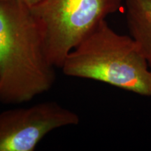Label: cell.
Returning a JSON list of instances; mask_svg holds the SVG:
<instances>
[{
    "instance_id": "6da1fadb",
    "label": "cell",
    "mask_w": 151,
    "mask_h": 151,
    "mask_svg": "<svg viewBox=\"0 0 151 151\" xmlns=\"http://www.w3.org/2000/svg\"><path fill=\"white\" fill-rule=\"evenodd\" d=\"M55 78L30 7L20 0L0 1V101H29L48 91Z\"/></svg>"
},
{
    "instance_id": "7a4b0ae2",
    "label": "cell",
    "mask_w": 151,
    "mask_h": 151,
    "mask_svg": "<svg viewBox=\"0 0 151 151\" xmlns=\"http://www.w3.org/2000/svg\"><path fill=\"white\" fill-rule=\"evenodd\" d=\"M64 74L105 83L151 97V69L131 36L115 32L104 20L69 52Z\"/></svg>"
},
{
    "instance_id": "3957f363",
    "label": "cell",
    "mask_w": 151,
    "mask_h": 151,
    "mask_svg": "<svg viewBox=\"0 0 151 151\" xmlns=\"http://www.w3.org/2000/svg\"><path fill=\"white\" fill-rule=\"evenodd\" d=\"M122 4L123 0H43L30 7L52 65L61 68L69 52Z\"/></svg>"
},
{
    "instance_id": "277c9868",
    "label": "cell",
    "mask_w": 151,
    "mask_h": 151,
    "mask_svg": "<svg viewBox=\"0 0 151 151\" xmlns=\"http://www.w3.org/2000/svg\"><path fill=\"white\" fill-rule=\"evenodd\" d=\"M76 113L54 101L0 113V151H33L45 136L77 125Z\"/></svg>"
},
{
    "instance_id": "5b68a950",
    "label": "cell",
    "mask_w": 151,
    "mask_h": 151,
    "mask_svg": "<svg viewBox=\"0 0 151 151\" xmlns=\"http://www.w3.org/2000/svg\"><path fill=\"white\" fill-rule=\"evenodd\" d=\"M130 36L151 69V0H123Z\"/></svg>"
},
{
    "instance_id": "8992f818",
    "label": "cell",
    "mask_w": 151,
    "mask_h": 151,
    "mask_svg": "<svg viewBox=\"0 0 151 151\" xmlns=\"http://www.w3.org/2000/svg\"><path fill=\"white\" fill-rule=\"evenodd\" d=\"M22 2L25 4L26 5L28 6L29 7H32L38 4L39 3H40L43 0H20Z\"/></svg>"
},
{
    "instance_id": "52a82bcc",
    "label": "cell",
    "mask_w": 151,
    "mask_h": 151,
    "mask_svg": "<svg viewBox=\"0 0 151 151\" xmlns=\"http://www.w3.org/2000/svg\"><path fill=\"white\" fill-rule=\"evenodd\" d=\"M0 1H4V0H0Z\"/></svg>"
}]
</instances>
